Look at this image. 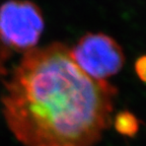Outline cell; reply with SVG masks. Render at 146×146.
<instances>
[{
    "mask_svg": "<svg viewBox=\"0 0 146 146\" xmlns=\"http://www.w3.org/2000/svg\"><path fill=\"white\" fill-rule=\"evenodd\" d=\"M45 21L42 10L29 0H9L0 6V45L7 51L35 49Z\"/></svg>",
    "mask_w": 146,
    "mask_h": 146,
    "instance_id": "cell-2",
    "label": "cell"
},
{
    "mask_svg": "<svg viewBox=\"0 0 146 146\" xmlns=\"http://www.w3.org/2000/svg\"><path fill=\"white\" fill-rule=\"evenodd\" d=\"M135 70L140 79L146 82V56H142L139 59H137L135 64Z\"/></svg>",
    "mask_w": 146,
    "mask_h": 146,
    "instance_id": "cell-5",
    "label": "cell"
},
{
    "mask_svg": "<svg viewBox=\"0 0 146 146\" xmlns=\"http://www.w3.org/2000/svg\"><path fill=\"white\" fill-rule=\"evenodd\" d=\"M77 66L89 77L107 80L116 75L125 63L123 49L116 40L103 33L84 35L70 49Z\"/></svg>",
    "mask_w": 146,
    "mask_h": 146,
    "instance_id": "cell-3",
    "label": "cell"
},
{
    "mask_svg": "<svg viewBox=\"0 0 146 146\" xmlns=\"http://www.w3.org/2000/svg\"><path fill=\"white\" fill-rule=\"evenodd\" d=\"M117 94L55 42L25 53L5 86L3 115L23 146H94L112 123Z\"/></svg>",
    "mask_w": 146,
    "mask_h": 146,
    "instance_id": "cell-1",
    "label": "cell"
},
{
    "mask_svg": "<svg viewBox=\"0 0 146 146\" xmlns=\"http://www.w3.org/2000/svg\"><path fill=\"white\" fill-rule=\"evenodd\" d=\"M115 126L119 133L126 136H132L138 130V121L130 113H120L116 117Z\"/></svg>",
    "mask_w": 146,
    "mask_h": 146,
    "instance_id": "cell-4",
    "label": "cell"
}]
</instances>
